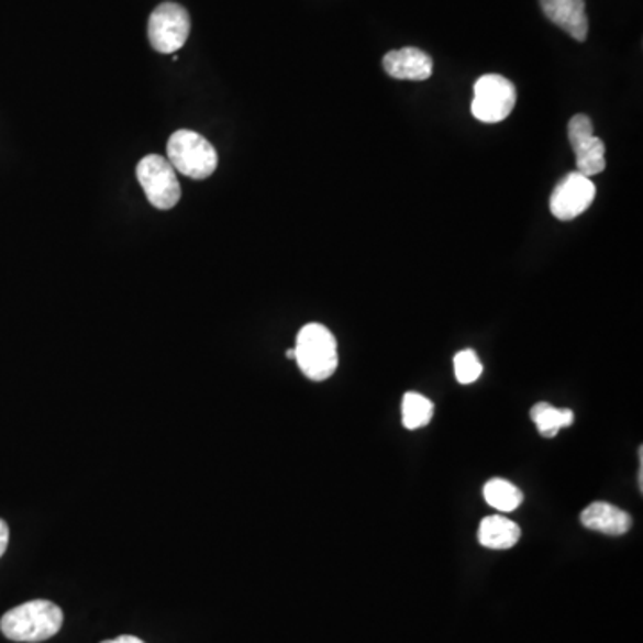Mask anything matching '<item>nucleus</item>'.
Listing matches in <instances>:
<instances>
[{
  "mask_svg": "<svg viewBox=\"0 0 643 643\" xmlns=\"http://www.w3.org/2000/svg\"><path fill=\"white\" fill-rule=\"evenodd\" d=\"M136 177L148 202L157 210H171L181 199V186L167 157L151 154L136 167Z\"/></svg>",
  "mask_w": 643,
  "mask_h": 643,
  "instance_id": "nucleus-4",
  "label": "nucleus"
},
{
  "mask_svg": "<svg viewBox=\"0 0 643 643\" xmlns=\"http://www.w3.org/2000/svg\"><path fill=\"white\" fill-rule=\"evenodd\" d=\"M62 625V608L51 600H29L0 619V631L13 642H45L56 636Z\"/></svg>",
  "mask_w": 643,
  "mask_h": 643,
  "instance_id": "nucleus-1",
  "label": "nucleus"
},
{
  "mask_svg": "<svg viewBox=\"0 0 643 643\" xmlns=\"http://www.w3.org/2000/svg\"><path fill=\"white\" fill-rule=\"evenodd\" d=\"M517 102L513 82L497 74L479 77L474 86L472 114L485 124H499L510 117Z\"/></svg>",
  "mask_w": 643,
  "mask_h": 643,
  "instance_id": "nucleus-5",
  "label": "nucleus"
},
{
  "mask_svg": "<svg viewBox=\"0 0 643 643\" xmlns=\"http://www.w3.org/2000/svg\"><path fill=\"white\" fill-rule=\"evenodd\" d=\"M8 543H10V528L4 520L0 519V557L4 556Z\"/></svg>",
  "mask_w": 643,
  "mask_h": 643,
  "instance_id": "nucleus-17",
  "label": "nucleus"
},
{
  "mask_svg": "<svg viewBox=\"0 0 643 643\" xmlns=\"http://www.w3.org/2000/svg\"><path fill=\"white\" fill-rule=\"evenodd\" d=\"M383 68L400 81H425L433 74V59L420 48L406 47L386 54Z\"/></svg>",
  "mask_w": 643,
  "mask_h": 643,
  "instance_id": "nucleus-9",
  "label": "nucleus"
},
{
  "mask_svg": "<svg viewBox=\"0 0 643 643\" xmlns=\"http://www.w3.org/2000/svg\"><path fill=\"white\" fill-rule=\"evenodd\" d=\"M568 140L576 154L577 171L594 177L606 168V147L594 134V122L586 114H576L568 122Z\"/></svg>",
  "mask_w": 643,
  "mask_h": 643,
  "instance_id": "nucleus-8",
  "label": "nucleus"
},
{
  "mask_svg": "<svg viewBox=\"0 0 643 643\" xmlns=\"http://www.w3.org/2000/svg\"><path fill=\"white\" fill-rule=\"evenodd\" d=\"M596 193L597 188L590 177L583 176L579 171H572L565 179L557 182L548 200V208L557 220L567 222L585 213L596 199Z\"/></svg>",
  "mask_w": 643,
  "mask_h": 643,
  "instance_id": "nucleus-7",
  "label": "nucleus"
},
{
  "mask_svg": "<svg viewBox=\"0 0 643 643\" xmlns=\"http://www.w3.org/2000/svg\"><path fill=\"white\" fill-rule=\"evenodd\" d=\"M293 348L297 365L311 381H325L339 368V343L325 325H304Z\"/></svg>",
  "mask_w": 643,
  "mask_h": 643,
  "instance_id": "nucleus-2",
  "label": "nucleus"
},
{
  "mask_svg": "<svg viewBox=\"0 0 643 643\" xmlns=\"http://www.w3.org/2000/svg\"><path fill=\"white\" fill-rule=\"evenodd\" d=\"M581 524L596 533L622 536L631 529L633 520L628 511L620 510L617 506L608 505V502H591L581 513Z\"/></svg>",
  "mask_w": 643,
  "mask_h": 643,
  "instance_id": "nucleus-11",
  "label": "nucleus"
},
{
  "mask_svg": "<svg viewBox=\"0 0 643 643\" xmlns=\"http://www.w3.org/2000/svg\"><path fill=\"white\" fill-rule=\"evenodd\" d=\"M286 357H288V359H296V348H288V351H286Z\"/></svg>",
  "mask_w": 643,
  "mask_h": 643,
  "instance_id": "nucleus-19",
  "label": "nucleus"
},
{
  "mask_svg": "<svg viewBox=\"0 0 643 643\" xmlns=\"http://www.w3.org/2000/svg\"><path fill=\"white\" fill-rule=\"evenodd\" d=\"M540 5L553 24L577 42H585L588 36L585 0H540Z\"/></svg>",
  "mask_w": 643,
  "mask_h": 643,
  "instance_id": "nucleus-10",
  "label": "nucleus"
},
{
  "mask_svg": "<svg viewBox=\"0 0 643 643\" xmlns=\"http://www.w3.org/2000/svg\"><path fill=\"white\" fill-rule=\"evenodd\" d=\"M434 406L428 397L420 396L417 391L406 393L402 399V425L410 431L425 428L433 420Z\"/></svg>",
  "mask_w": 643,
  "mask_h": 643,
  "instance_id": "nucleus-15",
  "label": "nucleus"
},
{
  "mask_svg": "<svg viewBox=\"0 0 643 643\" xmlns=\"http://www.w3.org/2000/svg\"><path fill=\"white\" fill-rule=\"evenodd\" d=\"M102 643H145L143 640L136 639V636H129V634H124V636H119V639L114 640H106Z\"/></svg>",
  "mask_w": 643,
  "mask_h": 643,
  "instance_id": "nucleus-18",
  "label": "nucleus"
},
{
  "mask_svg": "<svg viewBox=\"0 0 643 643\" xmlns=\"http://www.w3.org/2000/svg\"><path fill=\"white\" fill-rule=\"evenodd\" d=\"M454 374L459 385H472L483 374V363L472 348H465L454 356Z\"/></svg>",
  "mask_w": 643,
  "mask_h": 643,
  "instance_id": "nucleus-16",
  "label": "nucleus"
},
{
  "mask_svg": "<svg viewBox=\"0 0 643 643\" xmlns=\"http://www.w3.org/2000/svg\"><path fill=\"white\" fill-rule=\"evenodd\" d=\"M531 420H533L540 434L545 439H554L559 429L574 424L572 410H557L548 402H539L531 408Z\"/></svg>",
  "mask_w": 643,
  "mask_h": 643,
  "instance_id": "nucleus-13",
  "label": "nucleus"
},
{
  "mask_svg": "<svg viewBox=\"0 0 643 643\" xmlns=\"http://www.w3.org/2000/svg\"><path fill=\"white\" fill-rule=\"evenodd\" d=\"M190 29L188 11L182 5L165 2L148 19V42L157 53L174 54L185 45Z\"/></svg>",
  "mask_w": 643,
  "mask_h": 643,
  "instance_id": "nucleus-6",
  "label": "nucleus"
},
{
  "mask_svg": "<svg viewBox=\"0 0 643 643\" xmlns=\"http://www.w3.org/2000/svg\"><path fill=\"white\" fill-rule=\"evenodd\" d=\"M519 525L514 524L513 520L494 514V517H486L479 525L477 531V539L483 547L496 548V551H505L517 545L520 540Z\"/></svg>",
  "mask_w": 643,
  "mask_h": 643,
  "instance_id": "nucleus-12",
  "label": "nucleus"
},
{
  "mask_svg": "<svg viewBox=\"0 0 643 643\" xmlns=\"http://www.w3.org/2000/svg\"><path fill=\"white\" fill-rule=\"evenodd\" d=\"M167 159L174 170L191 179H208L219 167V154L204 136L181 129L171 134L167 143Z\"/></svg>",
  "mask_w": 643,
  "mask_h": 643,
  "instance_id": "nucleus-3",
  "label": "nucleus"
},
{
  "mask_svg": "<svg viewBox=\"0 0 643 643\" xmlns=\"http://www.w3.org/2000/svg\"><path fill=\"white\" fill-rule=\"evenodd\" d=\"M483 494H485L486 502L502 513H511L524 500V494L513 483L506 481V479H491V481L486 483Z\"/></svg>",
  "mask_w": 643,
  "mask_h": 643,
  "instance_id": "nucleus-14",
  "label": "nucleus"
}]
</instances>
